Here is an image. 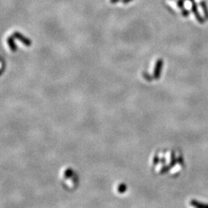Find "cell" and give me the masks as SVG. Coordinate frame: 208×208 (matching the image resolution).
<instances>
[{"instance_id":"cell-1","label":"cell","mask_w":208,"mask_h":208,"mask_svg":"<svg viewBox=\"0 0 208 208\" xmlns=\"http://www.w3.org/2000/svg\"><path fill=\"white\" fill-rule=\"evenodd\" d=\"M163 67V59H158L155 63V66H154V74L153 76L154 79L156 80H158L160 78V75H161V71Z\"/></svg>"},{"instance_id":"cell-2","label":"cell","mask_w":208,"mask_h":208,"mask_svg":"<svg viewBox=\"0 0 208 208\" xmlns=\"http://www.w3.org/2000/svg\"><path fill=\"white\" fill-rule=\"evenodd\" d=\"M191 2V9H192L193 13H194V16H195V18L197 19V22H198L199 23H200V24H203V23H205V19H203V18L200 16V13L198 12L197 6L195 2V0H194V1H192V2Z\"/></svg>"},{"instance_id":"cell-3","label":"cell","mask_w":208,"mask_h":208,"mask_svg":"<svg viewBox=\"0 0 208 208\" xmlns=\"http://www.w3.org/2000/svg\"><path fill=\"white\" fill-rule=\"evenodd\" d=\"M13 36L14 39H19V41L22 42L24 45L27 46H31V44H32V42H31V40L25 37L24 35H23L21 33H19V32H14Z\"/></svg>"},{"instance_id":"cell-4","label":"cell","mask_w":208,"mask_h":208,"mask_svg":"<svg viewBox=\"0 0 208 208\" xmlns=\"http://www.w3.org/2000/svg\"><path fill=\"white\" fill-rule=\"evenodd\" d=\"M190 203L194 208H208V203H201L200 201H197V200H191Z\"/></svg>"},{"instance_id":"cell-5","label":"cell","mask_w":208,"mask_h":208,"mask_svg":"<svg viewBox=\"0 0 208 208\" xmlns=\"http://www.w3.org/2000/svg\"><path fill=\"white\" fill-rule=\"evenodd\" d=\"M200 6L201 7L202 10H203V15H204V19L208 20V7L206 5V2L205 1H200Z\"/></svg>"},{"instance_id":"cell-6","label":"cell","mask_w":208,"mask_h":208,"mask_svg":"<svg viewBox=\"0 0 208 208\" xmlns=\"http://www.w3.org/2000/svg\"><path fill=\"white\" fill-rule=\"evenodd\" d=\"M7 42H8V44H9V46L10 50H11L13 52H16V50H17V47H16V43H15L14 38H13V35H12L11 37H9V38H8Z\"/></svg>"},{"instance_id":"cell-7","label":"cell","mask_w":208,"mask_h":208,"mask_svg":"<svg viewBox=\"0 0 208 208\" xmlns=\"http://www.w3.org/2000/svg\"><path fill=\"white\" fill-rule=\"evenodd\" d=\"M127 184H120L117 186V191H118L120 194H124L125 192H127Z\"/></svg>"},{"instance_id":"cell-8","label":"cell","mask_w":208,"mask_h":208,"mask_svg":"<svg viewBox=\"0 0 208 208\" xmlns=\"http://www.w3.org/2000/svg\"><path fill=\"white\" fill-rule=\"evenodd\" d=\"M176 163H177V158L176 157V154H175V152L172 151L171 156H170V165L171 166V167H173V166H174Z\"/></svg>"},{"instance_id":"cell-9","label":"cell","mask_w":208,"mask_h":208,"mask_svg":"<svg viewBox=\"0 0 208 208\" xmlns=\"http://www.w3.org/2000/svg\"><path fill=\"white\" fill-rule=\"evenodd\" d=\"M170 169H171V166H170V164L169 165L164 164L163 166H162L161 169H160V174H165V173H166L167 172L170 171Z\"/></svg>"},{"instance_id":"cell-10","label":"cell","mask_w":208,"mask_h":208,"mask_svg":"<svg viewBox=\"0 0 208 208\" xmlns=\"http://www.w3.org/2000/svg\"><path fill=\"white\" fill-rule=\"evenodd\" d=\"M142 75H143V78L148 82H151L153 80V79H154V76H151L147 72V71H143Z\"/></svg>"},{"instance_id":"cell-11","label":"cell","mask_w":208,"mask_h":208,"mask_svg":"<svg viewBox=\"0 0 208 208\" xmlns=\"http://www.w3.org/2000/svg\"><path fill=\"white\" fill-rule=\"evenodd\" d=\"M160 158H159L158 155H157V154L154 155V159H153V163H154V165H156V166H157V165L160 163Z\"/></svg>"},{"instance_id":"cell-12","label":"cell","mask_w":208,"mask_h":208,"mask_svg":"<svg viewBox=\"0 0 208 208\" xmlns=\"http://www.w3.org/2000/svg\"><path fill=\"white\" fill-rule=\"evenodd\" d=\"M176 5L179 7L180 9H184V0H177L176 1Z\"/></svg>"},{"instance_id":"cell-13","label":"cell","mask_w":208,"mask_h":208,"mask_svg":"<svg viewBox=\"0 0 208 208\" xmlns=\"http://www.w3.org/2000/svg\"><path fill=\"white\" fill-rule=\"evenodd\" d=\"M190 14V12L188 11V10H187L186 9H182V16H184V17H187V16H189Z\"/></svg>"},{"instance_id":"cell-14","label":"cell","mask_w":208,"mask_h":208,"mask_svg":"<svg viewBox=\"0 0 208 208\" xmlns=\"http://www.w3.org/2000/svg\"><path fill=\"white\" fill-rule=\"evenodd\" d=\"M177 163H179L180 165H181V166H184V158H183L182 156L180 155L179 157H178V158H177Z\"/></svg>"},{"instance_id":"cell-15","label":"cell","mask_w":208,"mask_h":208,"mask_svg":"<svg viewBox=\"0 0 208 208\" xmlns=\"http://www.w3.org/2000/svg\"><path fill=\"white\" fill-rule=\"evenodd\" d=\"M133 0H123V4H128L129 2H132Z\"/></svg>"},{"instance_id":"cell-16","label":"cell","mask_w":208,"mask_h":208,"mask_svg":"<svg viewBox=\"0 0 208 208\" xmlns=\"http://www.w3.org/2000/svg\"><path fill=\"white\" fill-rule=\"evenodd\" d=\"M120 0H110V2L112 4H116L117 2H118Z\"/></svg>"},{"instance_id":"cell-17","label":"cell","mask_w":208,"mask_h":208,"mask_svg":"<svg viewBox=\"0 0 208 208\" xmlns=\"http://www.w3.org/2000/svg\"><path fill=\"white\" fill-rule=\"evenodd\" d=\"M160 161H161V163H165V162H166V160H165V159H162V160H160Z\"/></svg>"}]
</instances>
